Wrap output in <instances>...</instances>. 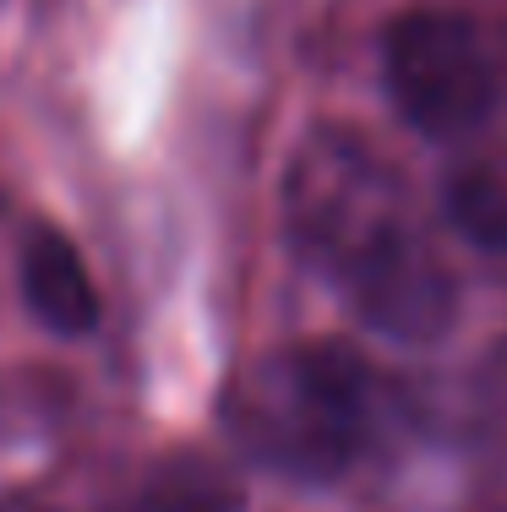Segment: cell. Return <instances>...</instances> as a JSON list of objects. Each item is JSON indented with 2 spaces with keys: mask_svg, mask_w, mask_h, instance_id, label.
<instances>
[{
  "mask_svg": "<svg viewBox=\"0 0 507 512\" xmlns=\"http://www.w3.org/2000/svg\"><path fill=\"white\" fill-rule=\"evenodd\" d=\"M0 512H50V507L33 502V496H6V502H0Z\"/></svg>",
  "mask_w": 507,
  "mask_h": 512,
  "instance_id": "7",
  "label": "cell"
},
{
  "mask_svg": "<svg viewBox=\"0 0 507 512\" xmlns=\"http://www.w3.org/2000/svg\"><path fill=\"white\" fill-rule=\"evenodd\" d=\"M284 229L300 262L393 344H437L458 322V273L426 229L404 169L349 126H317L289 158Z\"/></svg>",
  "mask_w": 507,
  "mask_h": 512,
  "instance_id": "1",
  "label": "cell"
},
{
  "mask_svg": "<svg viewBox=\"0 0 507 512\" xmlns=\"http://www.w3.org/2000/svg\"><path fill=\"white\" fill-rule=\"evenodd\" d=\"M448 218L480 251H507V180L497 169H458L448 180Z\"/></svg>",
  "mask_w": 507,
  "mask_h": 512,
  "instance_id": "6",
  "label": "cell"
},
{
  "mask_svg": "<svg viewBox=\"0 0 507 512\" xmlns=\"http://www.w3.org/2000/svg\"><path fill=\"white\" fill-rule=\"evenodd\" d=\"M235 447L289 480L349 474L382 425V382L349 344H284L224 387Z\"/></svg>",
  "mask_w": 507,
  "mask_h": 512,
  "instance_id": "2",
  "label": "cell"
},
{
  "mask_svg": "<svg viewBox=\"0 0 507 512\" xmlns=\"http://www.w3.org/2000/svg\"><path fill=\"white\" fill-rule=\"evenodd\" d=\"M382 77L420 137H475L507 93V39L486 17L415 6L382 33Z\"/></svg>",
  "mask_w": 507,
  "mask_h": 512,
  "instance_id": "3",
  "label": "cell"
},
{
  "mask_svg": "<svg viewBox=\"0 0 507 512\" xmlns=\"http://www.w3.org/2000/svg\"><path fill=\"white\" fill-rule=\"evenodd\" d=\"M22 295L28 311L39 316L50 333L82 338L99 327V295H93V278L82 267L77 246H71L60 229H33L22 240Z\"/></svg>",
  "mask_w": 507,
  "mask_h": 512,
  "instance_id": "4",
  "label": "cell"
},
{
  "mask_svg": "<svg viewBox=\"0 0 507 512\" xmlns=\"http://www.w3.org/2000/svg\"><path fill=\"white\" fill-rule=\"evenodd\" d=\"M137 512H240V496H235V485L224 480L219 463H208L197 453H180L148 480Z\"/></svg>",
  "mask_w": 507,
  "mask_h": 512,
  "instance_id": "5",
  "label": "cell"
}]
</instances>
